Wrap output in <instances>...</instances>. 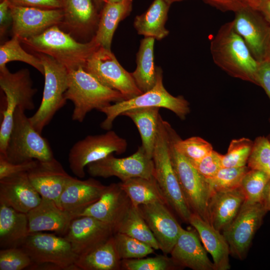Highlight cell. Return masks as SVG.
Returning <instances> with one entry per match:
<instances>
[{
  "instance_id": "6da1fadb",
  "label": "cell",
  "mask_w": 270,
  "mask_h": 270,
  "mask_svg": "<svg viewBox=\"0 0 270 270\" xmlns=\"http://www.w3.org/2000/svg\"><path fill=\"white\" fill-rule=\"evenodd\" d=\"M214 62L231 75L256 84L258 62L236 32L232 21L222 25L210 42Z\"/></svg>"
},
{
  "instance_id": "7a4b0ae2",
  "label": "cell",
  "mask_w": 270,
  "mask_h": 270,
  "mask_svg": "<svg viewBox=\"0 0 270 270\" xmlns=\"http://www.w3.org/2000/svg\"><path fill=\"white\" fill-rule=\"evenodd\" d=\"M20 42L36 53L54 58L68 71L84 68L88 58L100 46L94 36L88 42H81L59 26H52L41 34Z\"/></svg>"
},
{
  "instance_id": "3957f363",
  "label": "cell",
  "mask_w": 270,
  "mask_h": 270,
  "mask_svg": "<svg viewBox=\"0 0 270 270\" xmlns=\"http://www.w3.org/2000/svg\"><path fill=\"white\" fill-rule=\"evenodd\" d=\"M170 127L160 115L152 154L154 176L168 206L182 220L188 222L192 212L184 196L172 165L170 150Z\"/></svg>"
},
{
  "instance_id": "277c9868",
  "label": "cell",
  "mask_w": 270,
  "mask_h": 270,
  "mask_svg": "<svg viewBox=\"0 0 270 270\" xmlns=\"http://www.w3.org/2000/svg\"><path fill=\"white\" fill-rule=\"evenodd\" d=\"M65 98L74 104L72 120L80 122L93 110H99L111 102L126 100L122 93L104 86L82 67L68 71Z\"/></svg>"
},
{
  "instance_id": "5b68a950",
  "label": "cell",
  "mask_w": 270,
  "mask_h": 270,
  "mask_svg": "<svg viewBox=\"0 0 270 270\" xmlns=\"http://www.w3.org/2000/svg\"><path fill=\"white\" fill-rule=\"evenodd\" d=\"M32 260L30 270H78V256L64 236L55 233H30L20 247Z\"/></svg>"
},
{
  "instance_id": "8992f818",
  "label": "cell",
  "mask_w": 270,
  "mask_h": 270,
  "mask_svg": "<svg viewBox=\"0 0 270 270\" xmlns=\"http://www.w3.org/2000/svg\"><path fill=\"white\" fill-rule=\"evenodd\" d=\"M0 87L6 96V106L2 110L0 127V154H4L12 131L16 108L32 110L34 96L37 90L32 86L29 70L22 69L12 72L6 67L0 69Z\"/></svg>"
},
{
  "instance_id": "52a82bcc",
  "label": "cell",
  "mask_w": 270,
  "mask_h": 270,
  "mask_svg": "<svg viewBox=\"0 0 270 270\" xmlns=\"http://www.w3.org/2000/svg\"><path fill=\"white\" fill-rule=\"evenodd\" d=\"M162 108L174 112L180 118L184 119L190 112L189 104L182 96H174L165 88L163 84L162 70L156 66V80L154 86L149 90L130 99L114 102L98 111L106 117L100 127L110 130L114 120L128 110L144 108Z\"/></svg>"
},
{
  "instance_id": "ba28073f",
  "label": "cell",
  "mask_w": 270,
  "mask_h": 270,
  "mask_svg": "<svg viewBox=\"0 0 270 270\" xmlns=\"http://www.w3.org/2000/svg\"><path fill=\"white\" fill-rule=\"evenodd\" d=\"M3 156L16 164L54 158L48 142L34 128L25 110L20 107L15 110L12 131Z\"/></svg>"
},
{
  "instance_id": "9c48e42d",
  "label": "cell",
  "mask_w": 270,
  "mask_h": 270,
  "mask_svg": "<svg viewBox=\"0 0 270 270\" xmlns=\"http://www.w3.org/2000/svg\"><path fill=\"white\" fill-rule=\"evenodd\" d=\"M36 55L44 68V84L40 104L29 119L34 128L42 134L56 112L66 104L65 93L68 87V70L48 55L39 53Z\"/></svg>"
},
{
  "instance_id": "30bf717a",
  "label": "cell",
  "mask_w": 270,
  "mask_h": 270,
  "mask_svg": "<svg viewBox=\"0 0 270 270\" xmlns=\"http://www.w3.org/2000/svg\"><path fill=\"white\" fill-rule=\"evenodd\" d=\"M128 143L114 131L108 130L104 134L88 135L76 142L70 148L68 162L72 172L78 178L85 176V167L115 152H125Z\"/></svg>"
},
{
  "instance_id": "8fae6325",
  "label": "cell",
  "mask_w": 270,
  "mask_h": 270,
  "mask_svg": "<svg viewBox=\"0 0 270 270\" xmlns=\"http://www.w3.org/2000/svg\"><path fill=\"white\" fill-rule=\"evenodd\" d=\"M170 134L172 161L183 194L192 212L209 222L208 206L212 192L207 180L174 146L170 134Z\"/></svg>"
},
{
  "instance_id": "7c38bea8",
  "label": "cell",
  "mask_w": 270,
  "mask_h": 270,
  "mask_svg": "<svg viewBox=\"0 0 270 270\" xmlns=\"http://www.w3.org/2000/svg\"><path fill=\"white\" fill-rule=\"evenodd\" d=\"M84 69L104 86L122 93L126 100L142 93L131 73L121 66L111 50L98 47L86 60Z\"/></svg>"
},
{
  "instance_id": "4fadbf2b",
  "label": "cell",
  "mask_w": 270,
  "mask_h": 270,
  "mask_svg": "<svg viewBox=\"0 0 270 270\" xmlns=\"http://www.w3.org/2000/svg\"><path fill=\"white\" fill-rule=\"evenodd\" d=\"M268 212L262 202H244L237 216L222 231L229 245L230 254L234 258L240 260L246 258L254 236Z\"/></svg>"
},
{
  "instance_id": "5bb4252c",
  "label": "cell",
  "mask_w": 270,
  "mask_h": 270,
  "mask_svg": "<svg viewBox=\"0 0 270 270\" xmlns=\"http://www.w3.org/2000/svg\"><path fill=\"white\" fill-rule=\"evenodd\" d=\"M88 174L93 177L108 178L116 176L121 181L134 178H152L154 176L152 158L140 146L136 152L124 158H117L112 154L87 166Z\"/></svg>"
},
{
  "instance_id": "9a60e30c",
  "label": "cell",
  "mask_w": 270,
  "mask_h": 270,
  "mask_svg": "<svg viewBox=\"0 0 270 270\" xmlns=\"http://www.w3.org/2000/svg\"><path fill=\"white\" fill-rule=\"evenodd\" d=\"M12 32L20 40L39 35L48 28L61 24L62 8L44 9L10 4Z\"/></svg>"
},
{
  "instance_id": "2e32d148",
  "label": "cell",
  "mask_w": 270,
  "mask_h": 270,
  "mask_svg": "<svg viewBox=\"0 0 270 270\" xmlns=\"http://www.w3.org/2000/svg\"><path fill=\"white\" fill-rule=\"evenodd\" d=\"M232 20L236 32L243 39L254 58L264 60L270 36V24L258 10L244 6L234 12Z\"/></svg>"
},
{
  "instance_id": "e0dca14e",
  "label": "cell",
  "mask_w": 270,
  "mask_h": 270,
  "mask_svg": "<svg viewBox=\"0 0 270 270\" xmlns=\"http://www.w3.org/2000/svg\"><path fill=\"white\" fill-rule=\"evenodd\" d=\"M112 226L90 216L74 218L64 236L74 252L82 256L104 244L114 234Z\"/></svg>"
},
{
  "instance_id": "ac0fdd59",
  "label": "cell",
  "mask_w": 270,
  "mask_h": 270,
  "mask_svg": "<svg viewBox=\"0 0 270 270\" xmlns=\"http://www.w3.org/2000/svg\"><path fill=\"white\" fill-rule=\"evenodd\" d=\"M168 206L167 203L158 201L138 206L164 254H170L182 228Z\"/></svg>"
},
{
  "instance_id": "d6986e66",
  "label": "cell",
  "mask_w": 270,
  "mask_h": 270,
  "mask_svg": "<svg viewBox=\"0 0 270 270\" xmlns=\"http://www.w3.org/2000/svg\"><path fill=\"white\" fill-rule=\"evenodd\" d=\"M62 2L64 17L59 26H62L74 38L90 40L96 32L100 18V12L92 0Z\"/></svg>"
},
{
  "instance_id": "ffe728a7",
  "label": "cell",
  "mask_w": 270,
  "mask_h": 270,
  "mask_svg": "<svg viewBox=\"0 0 270 270\" xmlns=\"http://www.w3.org/2000/svg\"><path fill=\"white\" fill-rule=\"evenodd\" d=\"M27 173L30 182L41 197L52 200L57 205L62 191L72 177L54 158L48 160H37L36 164Z\"/></svg>"
},
{
  "instance_id": "44dd1931",
  "label": "cell",
  "mask_w": 270,
  "mask_h": 270,
  "mask_svg": "<svg viewBox=\"0 0 270 270\" xmlns=\"http://www.w3.org/2000/svg\"><path fill=\"white\" fill-rule=\"evenodd\" d=\"M106 186L93 178L80 180L72 177L62 191L58 206L76 218L98 201Z\"/></svg>"
},
{
  "instance_id": "7402d4cb",
  "label": "cell",
  "mask_w": 270,
  "mask_h": 270,
  "mask_svg": "<svg viewBox=\"0 0 270 270\" xmlns=\"http://www.w3.org/2000/svg\"><path fill=\"white\" fill-rule=\"evenodd\" d=\"M41 200L42 197L30 182L27 172L0 179V204L27 214Z\"/></svg>"
},
{
  "instance_id": "603a6c76",
  "label": "cell",
  "mask_w": 270,
  "mask_h": 270,
  "mask_svg": "<svg viewBox=\"0 0 270 270\" xmlns=\"http://www.w3.org/2000/svg\"><path fill=\"white\" fill-rule=\"evenodd\" d=\"M29 234L52 232L64 236L76 218L61 209L53 200L42 198L40 203L27 214Z\"/></svg>"
},
{
  "instance_id": "cb8c5ba5",
  "label": "cell",
  "mask_w": 270,
  "mask_h": 270,
  "mask_svg": "<svg viewBox=\"0 0 270 270\" xmlns=\"http://www.w3.org/2000/svg\"><path fill=\"white\" fill-rule=\"evenodd\" d=\"M130 203L119 182L112 183L106 186L100 199L86 209L80 216L93 217L109 224L114 230Z\"/></svg>"
},
{
  "instance_id": "d4e9b609",
  "label": "cell",
  "mask_w": 270,
  "mask_h": 270,
  "mask_svg": "<svg viewBox=\"0 0 270 270\" xmlns=\"http://www.w3.org/2000/svg\"><path fill=\"white\" fill-rule=\"evenodd\" d=\"M170 254L182 268L186 267L193 270H215L199 236L194 231L182 228Z\"/></svg>"
},
{
  "instance_id": "484cf974",
  "label": "cell",
  "mask_w": 270,
  "mask_h": 270,
  "mask_svg": "<svg viewBox=\"0 0 270 270\" xmlns=\"http://www.w3.org/2000/svg\"><path fill=\"white\" fill-rule=\"evenodd\" d=\"M244 202L240 187L213 192L208 206L209 222L222 232L237 216Z\"/></svg>"
},
{
  "instance_id": "4316f807",
  "label": "cell",
  "mask_w": 270,
  "mask_h": 270,
  "mask_svg": "<svg viewBox=\"0 0 270 270\" xmlns=\"http://www.w3.org/2000/svg\"><path fill=\"white\" fill-rule=\"evenodd\" d=\"M190 224L198 232L206 250L212 256L215 270H228L230 250L222 233L196 214L192 212Z\"/></svg>"
},
{
  "instance_id": "83f0119b",
  "label": "cell",
  "mask_w": 270,
  "mask_h": 270,
  "mask_svg": "<svg viewBox=\"0 0 270 270\" xmlns=\"http://www.w3.org/2000/svg\"><path fill=\"white\" fill-rule=\"evenodd\" d=\"M29 234L26 214L0 204L1 248L21 247Z\"/></svg>"
},
{
  "instance_id": "f1b7e54d",
  "label": "cell",
  "mask_w": 270,
  "mask_h": 270,
  "mask_svg": "<svg viewBox=\"0 0 270 270\" xmlns=\"http://www.w3.org/2000/svg\"><path fill=\"white\" fill-rule=\"evenodd\" d=\"M132 8V0L104 3L100 12L98 28L94 36L100 46L110 50L112 38L119 23L130 15Z\"/></svg>"
},
{
  "instance_id": "f546056e",
  "label": "cell",
  "mask_w": 270,
  "mask_h": 270,
  "mask_svg": "<svg viewBox=\"0 0 270 270\" xmlns=\"http://www.w3.org/2000/svg\"><path fill=\"white\" fill-rule=\"evenodd\" d=\"M170 4L164 0H154L147 10L136 16L134 26L138 34L161 40L169 31L165 28Z\"/></svg>"
},
{
  "instance_id": "4dcf8cb0",
  "label": "cell",
  "mask_w": 270,
  "mask_h": 270,
  "mask_svg": "<svg viewBox=\"0 0 270 270\" xmlns=\"http://www.w3.org/2000/svg\"><path fill=\"white\" fill-rule=\"evenodd\" d=\"M154 38L144 37L140 41L136 54V68L131 73L138 88L143 93L150 90L156 80V66L154 62Z\"/></svg>"
},
{
  "instance_id": "1f68e13d",
  "label": "cell",
  "mask_w": 270,
  "mask_h": 270,
  "mask_svg": "<svg viewBox=\"0 0 270 270\" xmlns=\"http://www.w3.org/2000/svg\"><path fill=\"white\" fill-rule=\"evenodd\" d=\"M160 108L156 107L138 108L127 110L122 114L134 122L141 137L142 146L148 156L152 158L160 116Z\"/></svg>"
},
{
  "instance_id": "d6a6232c",
  "label": "cell",
  "mask_w": 270,
  "mask_h": 270,
  "mask_svg": "<svg viewBox=\"0 0 270 270\" xmlns=\"http://www.w3.org/2000/svg\"><path fill=\"white\" fill-rule=\"evenodd\" d=\"M121 262L112 236L92 252L78 256L76 265L78 270H120Z\"/></svg>"
},
{
  "instance_id": "836d02e7",
  "label": "cell",
  "mask_w": 270,
  "mask_h": 270,
  "mask_svg": "<svg viewBox=\"0 0 270 270\" xmlns=\"http://www.w3.org/2000/svg\"><path fill=\"white\" fill-rule=\"evenodd\" d=\"M119 184L135 206L158 201L167 203L154 176L150 178H134Z\"/></svg>"
},
{
  "instance_id": "e575fe53",
  "label": "cell",
  "mask_w": 270,
  "mask_h": 270,
  "mask_svg": "<svg viewBox=\"0 0 270 270\" xmlns=\"http://www.w3.org/2000/svg\"><path fill=\"white\" fill-rule=\"evenodd\" d=\"M114 230V233L124 234L144 242L155 250H160L158 244L138 208L131 203Z\"/></svg>"
},
{
  "instance_id": "d590c367",
  "label": "cell",
  "mask_w": 270,
  "mask_h": 270,
  "mask_svg": "<svg viewBox=\"0 0 270 270\" xmlns=\"http://www.w3.org/2000/svg\"><path fill=\"white\" fill-rule=\"evenodd\" d=\"M20 40L16 36L3 43L0 46V69L6 67L12 61H20L30 65L42 75L44 68L40 59L36 55L27 52L20 46Z\"/></svg>"
},
{
  "instance_id": "8d00e7d4",
  "label": "cell",
  "mask_w": 270,
  "mask_h": 270,
  "mask_svg": "<svg viewBox=\"0 0 270 270\" xmlns=\"http://www.w3.org/2000/svg\"><path fill=\"white\" fill-rule=\"evenodd\" d=\"M170 134L176 150L190 161L200 160L214 150L212 144L200 137L192 136L182 140L172 128Z\"/></svg>"
},
{
  "instance_id": "74e56055",
  "label": "cell",
  "mask_w": 270,
  "mask_h": 270,
  "mask_svg": "<svg viewBox=\"0 0 270 270\" xmlns=\"http://www.w3.org/2000/svg\"><path fill=\"white\" fill-rule=\"evenodd\" d=\"M270 179V178L261 170L249 169L244 176L240 186L245 196V202L262 203L265 189Z\"/></svg>"
},
{
  "instance_id": "f35d334b",
  "label": "cell",
  "mask_w": 270,
  "mask_h": 270,
  "mask_svg": "<svg viewBox=\"0 0 270 270\" xmlns=\"http://www.w3.org/2000/svg\"><path fill=\"white\" fill-rule=\"evenodd\" d=\"M113 238L122 260L145 258L154 253L155 250L150 245L128 235L115 232Z\"/></svg>"
},
{
  "instance_id": "ab89813d",
  "label": "cell",
  "mask_w": 270,
  "mask_h": 270,
  "mask_svg": "<svg viewBox=\"0 0 270 270\" xmlns=\"http://www.w3.org/2000/svg\"><path fill=\"white\" fill-rule=\"evenodd\" d=\"M122 270H178L182 268L172 257L160 255L154 257L122 260Z\"/></svg>"
},
{
  "instance_id": "60d3db41",
  "label": "cell",
  "mask_w": 270,
  "mask_h": 270,
  "mask_svg": "<svg viewBox=\"0 0 270 270\" xmlns=\"http://www.w3.org/2000/svg\"><path fill=\"white\" fill-rule=\"evenodd\" d=\"M254 142L246 138L231 141L227 153L221 154L222 168H238L246 166Z\"/></svg>"
},
{
  "instance_id": "b9f144b4",
  "label": "cell",
  "mask_w": 270,
  "mask_h": 270,
  "mask_svg": "<svg viewBox=\"0 0 270 270\" xmlns=\"http://www.w3.org/2000/svg\"><path fill=\"white\" fill-rule=\"evenodd\" d=\"M248 166L222 168L215 176L207 180L213 192L240 187L242 180L249 170Z\"/></svg>"
},
{
  "instance_id": "7bdbcfd3",
  "label": "cell",
  "mask_w": 270,
  "mask_h": 270,
  "mask_svg": "<svg viewBox=\"0 0 270 270\" xmlns=\"http://www.w3.org/2000/svg\"><path fill=\"white\" fill-rule=\"evenodd\" d=\"M250 169L265 172L270 178V140L264 136L257 138L248 160Z\"/></svg>"
},
{
  "instance_id": "ee69618b",
  "label": "cell",
  "mask_w": 270,
  "mask_h": 270,
  "mask_svg": "<svg viewBox=\"0 0 270 270\" xmlns=\"http://www.w3.org/2000/svg\"><path fill=\"white\" fill-rule=\"evenodd\" d=\"M31 264L30 258L20 247L1 248L0 250V270L28 269Z\"/></svg>"
},
{
  "instance_id": "f6af8a7d",
  "label": "cell",
  "mask_w": 270,
  "mask_h": 270,
  "mask_svg": "<svg viewBox=\"0 0 270 270\" xmlns=\"http://www.w3.org/2000/svg\"><path fill=\"white\" fill-rule=\"evenodd\" d=\"M190 162L198 172L206 180L214 178L222 168L221 154L214 150L200 160Z\"/></svg>"
},
{
  "instance_id": "bcb514c9",
  "label": "cell",
  "mask_w": 270,
  "mask_h": 270,
  "mask_svg": "<svg viewBox=\"0 0 270 270\" xmlns=\"http://www.w3.org/2000/svg\"><path fill=\"white\" fill-rule=\"evenodd\" d=\"M38 160H32L22 163H12L9 162L4 156L0 154V179L28 172L36 164Z\"/></svg>"
},
{
  "instance_id": "7dc6e473",
  "label": "cell",
  "mask_w": 270,
  "mask_h": 270,
  "mask_svg": "<svg viewBox=\"0 0 270 270\" xmlns=\"http://www.w3.org/2000/svg\"><path fill=\"white\" fill-rule=\"evenodd\" d=\"M10 4L16 6L34 7L44 9L62 8V0H8Z\"/></svg>"
},
{
  "instance_id": "c3c4849f",
  "label": "cell",
  "mask_w": 270,
  "mask_h": 270,
  "mask_svg": "<svg viewBox=\"0 0 270 270\" xmlns=\"http://www.w3.org/2000/svg\"><path fill=\"white\" fill-rule=\"evenodd\" d=\"M256 84L261 86L270 99V62H260L256 74Z\"/></svg>"
},
{
  "instance_id": "681fc988",
  "label": "cell",
  "mask_w": 270,
  "mask_h": 270,
  "mask_svg": "<svg viewBox=\"0 0 270 270\" xmlns=\"http://www.w3.org/2000/svg\"><path fill=\"white\" fill-rule=\"evenodd\" d=\"M12 24L10 4L8 0H0V35L2 38Z\"/></svg>"
},
{
  "instance_id": "f907efd6",
  "label": "cell",
  "mask_w": 270,
  "mask_h": 270,
  "mask_svg": "<svg viewBox=\"0 0 270 270\" xmlns=\"http://www.w3.org/2000/svg\"><path fill=\"white\" fill-rule=\"evenodd\" d=\"M207 3L222 10L235 12L245 6L240 0H204Z\"/></svg>"
},
{
  "instance_id": "816d5d0a",
  "label": "cell",
  "mask_w": 270,
  "mask_h": 270,
  "mask_svg": "<svg viewBox=\"0 0 270 270\" xmlns=\"http://www.w3.org/2000/svg\"><path fill=\"white\" fill-rule=\"evenodd\" d=\"M243 5L259 11L267 0H240Z\"/></svg>"
},
{
  "instance_id": "f5cc1de1",
  "label": "cell",
  "mask_w": 270,
  "mask_h": 270,
  "mask_svg": "<svg viewBox=\"0 0 270 270\" xmlns=\"http://www.w3.org/2000/svg\"><path fill=\"white\" fill-rule=\"evenodd\" d=\"M262 203L268 211H270V179L266 186Z\"/></svg>"
},
{
  "instance_id": "db71d44e",
  "label": "cell",
  "mask_w": 270,
  "mask_h": 270,
  "mask_svg": "<svg viewBox=\"0 0 270 270\" xmlns=\"http://www.w3.org/2000/svg\"><path fill=\"white\" fill-rule=\"evenodd\" d=\"M260 12L270 24V0H267L260 8Z\"/></svg>"
},
{
  "instance_id": "11a10c76",
  "label": "cell",
  "mask_w": 270,
  "mask_h": 270,
  "mask_svg": "<svg viewBox=\"0 0 270 270\" xmlns=\"http://www.w3.org/2000/svg\"><path fill=\"white\" fill-rule=\"evenodd\" d=\"M264 60L270 62V36L266 46Z\"/></svg>"
},
{
  "instance_id": "9f6ffc18",
  "label": "cell",
  "mask_w": 270,
  "mask_h": 270,
  "mask_svg": "<svg viewBox=\"0 0 270 270\" xmlns=\"http://www.w3.org/2000/svg\"><path fill=\"white\" fill-rule=\"evenodd\" d=\"M92 1L94 4L96 8L100 12L104 4V0H92Z\"/></svg>"
},
{
  "instance_id": "6f0895ef",
  "label": "cell",
  "mask_w": 270,
  "mask_h": 270,
  "mask_svg": "<svg viewBox=\"0 0 270 270\" xmlns=\"http://www.w3.org/2000/svg\"><path fill=\"white\" fill-rule=\"evenodd\" d=\"M126 0H104V2H120Z\"/></svg>"
},
{
  "instance_id": "680465c9",
  "label": "cell",
  "mask_w": 270,
  "mask_h": 270,
  "mask_svg": "<svg viewBox=\"0 0 270 270\" xmlns=\"http://www.w3.org/2000/svg\"><path fill=\"white\" fill-rule=\"evenodd\" d=\"M166 2L171 5L172 4L176 2H180L184 0H164Z\"/></svg>"
}]
</instances>
